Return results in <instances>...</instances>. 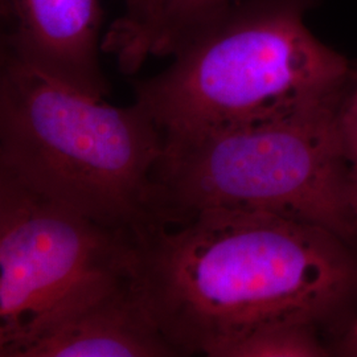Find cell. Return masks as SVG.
Listing matches in <instances>:
<instances>
[{
    "label": "cell",
    "mask_w": 357,
    "mask_h": 357,
    "mask_svg": "<svg viewBox=\"0 0 357 357\" xmlns=\"http://www.w3.org/2000/svg\"><path fill=\"white\" fill-rule=\"evenodd\" d=\"M132 277L180 356L227 357L284 324L342 330L357 311V246L278 213L163 211L137 231Z\"/></svg>",
    "instance_id": "1"
},
{
    "label": "cell",
    "mask_w": 357,
    "mask_h": 357,
    "mask_svg": "<svg viewBox=\"0 0 357 357\" xmlns=\"http://www.w3.org/2000/svg\"><path fill=\"white\" fill-rule=\"evenodd\" d=\"M311 0H249L180 43L134 82L165 149L293 114L339 97L352 66L305 23Z\"/></svg>",
    "instance_id": "2"
},
{
    "label": "cell",
    "mask_w": 357,
    "mask_h": 357,
    "mask_svg": "<svg viewBox=\"0 0 357 357\" xmlns=\"http://www.w3.org/2000/svg\"><path fill=\"white\" fill-rule=\"evenodd\" d=\"M0 59V175L103 225L147 227L165 151L153 118Z\"/></svg>",
    "instance_id": "3"
},
{
    "label": "cell",
    "mask_w": 357,
    "mask_h": 357,
    "mask_svg": "<svg viewBox=\"0 0 357 357\" xmlns=\"http://www.w3.org/2000/svg\"><path fill=\"white\" fill-rule=\"evenodd\" d=\"M342 96L166 147L153 172L156 213L264 211L319 225L357 246L337 123Z\"/></svg>",
    "instance_id": "4"
},
{
    "label": "cell",
    "mask_w": 357,
    "mask_h": 357,
    "mask_svg": "<svg viewBox=\"0 0 357 357\" xmlns=\"http://www.w3.org/2000/svg\"><path fill=\"white\" fill-rule=\"evenodd\" d=\"M135 237L0 175V352L132 280Z\"/></svg>",
    "instance_id": "5"
},
{
    "label": "cell",
    "mask_w": 357,
    "mask_h": 357,
    "mask_svg": "<svg viewBox=\"0 0 357 357\" xmlns=\"http://www.w3.org/2000/svg\"><path fill=\"white\" fill-rule=\"evenodd\" d=\"M1 53L89 96L103 98L100 0H0Z\"/></svg>",
    "instance_id": "6"
},
{
    "label": "cell",
    "mask_w": 357,
    "mask_h": 357,
    "mask_svg": "<svg viewBox=\"0 0 357 357\" xmlns=\"http://www.w3.org/2000/svg\"><path fill=\"white\" fill-rule=\"evenodd\" d=\"M176 357L134 277L89 306L57 320L0 357Z\"/></svg>",
    "instance_id": "7"
},
{
    "label": "cell",
    "mask_w": 357,
    "mask_h": 357,
    "mask_svg": "<svg viewBox=\"0 0 357 357\" xmlns=\"http://www.w3.org/2000/svg\"><path fill=\"white\" fill-rule=\"evenodd\" d=\"M249 0H158L153 20L132 44L119 69L135 75L149 56H171L192 33Z\"/></svg>",
    "instance_id": "8"
},
{
    "label": "cell",
    "mask_w": 357,
    "mask_h": 357,
    "mask_svg": "<svg viewBox=\"0 0 357 357\" xmlns=\"http://www.w3.org/2000/svg\"><path fill=\"white\" fill-rule=\"evenodd\" d=\"M332 356L321 330L305 324H284L255 332L234 345L227 357Z\"/></svg>",
    "instance_id": "9"
},
{
    "label": "cell",
    "mask_w": 357,
    "mask_h": 357,
    "mask_svg": "<svg viewBox=\"0 0 357 357\" xmlns=\"http://www.w3.org/2000/svg\"><path fill=\"white\" fill-rule=\"evenodd\" d=\"M337 123L347 168L349 205L357 224V68L354 66L339 103Z\"/></svg>",
    "instance_id": "10"
},
{
    "label": "cell",
    "mask_w": 357,
    "mask_h": 357,
    "mask_svg": "<svg viewBox=\"0 0 357 357\" xmlns=\"http://www.w3.org/2000/svg\"><path fill=\"white\" fill-rule=\"evenodd\" d=\"M126 11L102 38V51L122 59L153 20L158 0H123Z\"/></svg>",
    "instance_id": "11"
},
{
    "label": "cell",
    "mask_w": 357,
    "mask_h": 357,
    "mask_svg": "<svg viewBox=\"0 0 357 357\" xmlns=\"http://www.w3.org/2000/svg\"><path fill=\"white\" fill-rule=\"evenodd\" d=\"M332 356L357 357V311L330 343Z\"/></svg>",
    "instance_id": "12"
}]
</instances>
